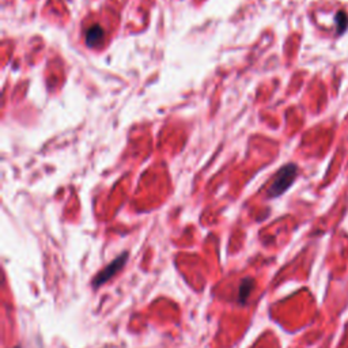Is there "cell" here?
Masks as SVG:
<instances>
[{
    "instance_id": "obj_5",
    "label": "cell",
    "mask_w": 348,
    "mask_h": 348,
    "mask_svg": "<svg viewBox=\"0 0 348 348\" xmlns=\"http://www.w3.org/2000/svg\"><path fill=\"white\" fill-rule=\"evenodd\" d=\"M334 24H336V28H338V34H343L347 30L348 15L346 14V11H338V14L334 16Z\"/></svg>"
},
{
    "instance_id": "obj_2",
    "label": "cell",
    "mask_w": 348,
    "mask_h": 348,
    "mask_svg": "<svg viewBox=\"0 0 348 348\" xmlns=\"http://www.w3.org/2000/svg\"><path fill=\"white\" fill-rule=\"evenodd\" d=\"M126 257H128V254H126V253H122L121 256L117 257L116 260L112 261L109 266H105V268H104V270H102V271L100 272L96 278H94L92 286L97 288V287L102 286L104 283H106L110 278H113V276L116 275L117 272L120 271L121 268L124 266V264H126Z\"/></svg>"
},
{
    "instance_id": "obj_4",
    "label": "cell",
    "mask_w": 348,
    "mask_h": 348,
    "mask_svg": "<svg viewBox=\"0 0 348 348\" xmlns=\"http://www.w3.org/2000/svg\"><path fill=\"white\" fill-rule=\"evenodd\" d=\"M253 287H254V282L252 280V279H249V278H246V279H244V280L241 282L240 291H238V300H240L241 304H245V302H246L248 296L250 295Z\"/></svg>"
},
{
    "instance_id": "obj_3",
    "label": "cell",
    "mask_w": 348,
    "mask_h": 348,
    "mask_svg": "<svg viewBox=\"0 0 348 348\" xmlns=\"http://www.w3.org/2000/svg\"><path fill=\"white\" fill-rule=\"evenodd\" d=\"M104 38V30L98 24H92L86 32V44L88 48H96Z\"/></svg>"
},
{
    "instance_id": "obj_1",
    "label": "cell",
    "mask_w": 348,
    "mask_h": 348,
    "mask_svg": "<svg viewBox=\"0 0 348 348\" xmlns=\"http://www.w3.org/2000/svg\"><path fill=\"white\" fill-rule=\"evenodd\" d=\"M296 173H298L296 164H286V166H283V168L279 170V173L276 174L271 188L268 190V194H270L271 198H276V196H280L282 194H284L286 190L290 188L291 184L294 182Z\"/></svg>"
}]
</instances>
